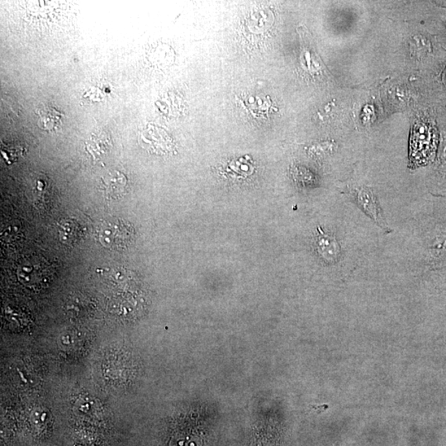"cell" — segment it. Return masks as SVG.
Wrapping results in <instances>:
<instances>
[{
  "label": "cell",
  "mask_w": 446,
  "mask_h": 446,
  "mask_svg": "<svg viewBox=\"0 0 446 446\" xmlns=\"http://www.w3.org/2000/svg\"><path fill=\"white\" fill-rule=\"evenodd\" d=\"M356 202L368 215L383 229H387L386 221L382 216L381 208L377 202V199L371 190L362 188L356 193Z\"/></svg>",
  "instance_id": "obj_3"
},
{
  "label": "cell",
  "mask_w": 446,
  "mask_h": 446,
  "mask_svg": "<svg viewBox=\"0 0 446 446\" xmlns=\"http://www.w3.org/2000/svg\"><path fill=\"white\" fill-rule=\"evenodd\" d=\"M103 181L107 193L115 197L122 193L126 183V177L119 172L108 174Z\"/></svg>",
  "instance_id": "obj_6"
},
{
  "label": "cell",
  "mask_w": 446,
  "mask_h": 446,
  "mask_svg": "<svg viewBox=\"0 0 446 446\" xmlns=\"http://www.w3.org/2000/svg\"><path fill=\"white\" fill-rule=\"evenodd\" d=\"M98 239L102 246L111 250H122L129 247L134 238V230L129 224L119 218H111L99 225Z\"/></svg>",
  "instance_id": "obj_1"
},
{
  "label": "cell",
  "mask_w": 446,
  "mask_h": 446,
  "mask_svg": "<svg viewBox=\"0 0 446 446\" xmlns=\"http://www.w3.org/2000/svg\"><path fill=\"white\" fill-rule=\"evenodd\" d=\"M321 234L318 236L317 240V247L319 254L323 259L329 262L338 261L340 256V247L336 240L326 235L319 229Z\"/></svg>",
  "instance_id": "obj_5"
},
{
  "label": "cell",
  "mask_w": 446,
  "mask_h": 446,
  "mask_svg": "<svg viewBox=\"0 0 446 446\" xmlns=\"http://www.w3.org/2000/svg\"><path fill=\"white\" fill-rule=\"evenodd\" d=\"M434 135L431 126L426 122H418L415 124L410 144L411 165L418 166L425 163L428 155L430 156Z\"/></svg>",
  "instance_id": "obj_2"
},
{
  "label": "cell",
  "mask_w": 446,
  "mask_h": 446,
  "mask_svg": "<svg viewBox=\"0 0 446 446\" xmlns=\"http://www.w3.org/2000/svg\"><path fill=\"white\" fill-rule=\"evenodd\" d=\"M38 115V124L42 130L55 131L63 124V113L50 105H42L36 111Z\"/></svg>",
  "instance_id": "obj_4"
},
{
  "label": "cell",
  "mask_w": 446,
  "mask_h": 446,
  "mask_svg": "<svg viewBox=\"0 0 446 446\" xmlns=\"http://www.w3.org/2000/svg\"><path fill=\"white\" fill-rule=\"evenodd\" d=\"M82 230L80 225L74 222H65L60 227V238L64 240H74L81 237Z\"/></svg>",
  "instance_id": "obj_7"
}]
</instances>
